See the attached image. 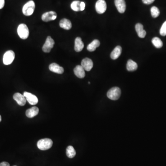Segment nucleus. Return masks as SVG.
Listing matches in <instances>:
<instances>
[{"mask_svg": "<svg viewBox=\"0 0 166 166\" xmlns=\"http://www.w3.org/2000/svg\"><path fill=\"white\" fill-rule=\"evenodd\" d=\"M154 1L155 0H142V1L144 4L147 5L150 4Z\"/></svg>", "mask_w": 166, "mask_h": 166, "instance_id": "27", "label": "nucleus"}, {"mask_svg": "<svg viewBox=\"0 0 166 166\" xmlns=\"http://www.w3.org/2000/svg\"><path fill=\"white\" fill-rule=\"evenodd\" d=\"M160 33L162 36H166V21L162 25L160 29Z\"/></svg>", "mask_w": 166, "mask_h": 166, "instance_id": "26", "label": "nucleus"}, {"mask_svg": "<svg viewBox=\"0 0 166 166\" xmlns=\"http://www.w3.org/2000/svg\"><path fill=\"white\" fill-rule=\"evenodd\" d=\"M13 98L16 101L17 103L21 106H24L26 104L27 100L24 96L22 95L19 93H16L14 95Z\"/></svg>", "mask_w": 166, "mask_h": 166, "instance_id": "11", "label": "nucleus"}, {"mask_svg": "<svg viewBox=\"0 0 166 166\" xmlns=\"http://www.w3.org/2000/svg\"><path fill=\"white\" fill-rule=\"evenodd\" d=\"M39 113V109L37 107H32L31 109H27L26 111V115L29 118H32L36 116Z\"/></svg>", "mask_w": 166, "mask_h": 166, "instance_id": "18", "label": "nucleus"}, {"mask_svg": "<svg viewBox=\"0 0 166 166\" xmlns=\"http://www.w3.org/2000/svg\"><path fill=\"white\" fill-rule=\"evenodd\" d=\"M1 121V116L0 115V122Z\"/></svg>", "mask_w": 166, "mask_h": 166, "instance_id": "31", "label": "nucleus"}, {"mask_svg": "<svg viewBox=\"0 0 166 166\" xmlns=\"http://www.w3.org/2000/svg\"><path fill=\"white\" fill-rule=\"evenodd\" d=\"M81 66L86 71H90L93 67V61L91 59L86 58L82 60Z\"/></svg>", "mask_w": 166, "mask_h": 166, "instance_id": "10", "label": "nucleus"}, {"mask_svg": "<svg viewBox=\"0 0 166 166\" xmlns=\"http://www.w3.org/2000/svg\"><path fill=\"white\" fill-rule=\"evenodd\" d=\"M15 58V53L12 50L6 51L3 55V62L4 64L9 65L13 63Z\"/></svg>", "mask_w": 166, "mask_h": 166, "instance_id": "5", "label": "nucleus"}, {"mask_svg": "<svg viewBox=\"0 0 166 166\" xmlns=\"http://www.w3.org/2000/svg\"><path fill=\"white\" fill-rule=\"evenodd\" d=\"M23 95L26 97V100L31 105H36L38 103L37 97L32 93L26 91L24 93Z\"/></svg>", "mask_w": 166, "mask_h": 166, "instance_id": "9", "label": "nucleus"}, {"mask_svg": "<svg viewBox=\"0 0 166 166\" xmlns=\"http://www.w3.org/2000/svg\"><path fill=\"white\" fill-rule=\"evenodd\" d=\"M122 52V48L120 46H117L114 48L110 55V57L113 60H116L121 55Z\"/></svg>", "mask_w": 166, "mask_h": 166, "instance_id": "19", "label": "nucleus"}, {"mask_svg": "<svg viewBox=\"0 0 166 166\" xmlns=\"http://www.w3.org/2000/svg\"><path fill=\"white\" fill-rule=\"evenodd\" d=\"M49 69L51 72L60 74H63L64 71L63 68L60 67L55 63H53L50 65L49 66Z\"/></svg>", "mask_w": 166, "mask_h": 166, "instance_id": "13", "label": "nucleus"}, {"mask_svg": "<svg viewBox=\"0 0 166 166\" xmlns=\"http://www.w3.org/2000/svg\"><path fill=\"white\" fill-rule=\"evenodd\" d=\"M150 12H151V15L153 18H157L158 17L159 15H160V11L156 6H152L150 9Z\"/></svg>", "mask_w": 166, "mask_h": 166, "instance_id": "25", "label": "nucleus"}, {"mask_svg": "<svg viewBox=\"0 0 166 166\" xmlns=\"http://www.w3.org/2000/svg\"><path fill=\"white\" fill-rule=\"evenodd\" d=\"M100 45V42L98 40L95 39L93 40L91 43H90L87 47V50L90 52H93L96 50Z\"/></svg>", "mask_w": 166, "mask_h": 166, "instance_id": "20", "label": "nucleus"}, {"mask_svg": "<svg viewBox=\"0 0 166 166\" xmlns=\"http://www.w3.org/2000/svg\"><path fill=\"white\" fill-rule=\"evenodd\" d=\"M96 10L99 14H103L105 13L107 9V4L104 0H98L96 3Z\"/></svg>", "mask_w": 166, "mask_h": 166, "instance_id": "7", "label": "nucleus"}, {"mask_svg": "<svg viewBox=\"0 0 166 166\" xmlns=\"http://www.w3.org/2000/svg\"><path fill=\"white\" fill-rule=\"evenodd\" d=\"M114 3L119 13L123 14L125 12L126 4L125 0H114Z\"/></svg>", "mask_w": 166, "mask_h": 166, "instance_id": "12", "label": "nucleus"}, {"mask_svg": "<svg viewBox=\"0 0 166 166\" xmlns=\"http://www.w3.org/2000/svg\"><path fill=\"white\" fill-rule=\"evenodd\" d=\"M107 97L112 100H117L120 98L121 95V90L117 87H114L111 88L108 91Z\"/></svg>", "mask_w": 166, "mask_h": 166, "instance_id": "3", "label": "nucleus"}, {"mask_svg": "<svg viewBox=\"0 0 166 166\" xmlns=\"http://www.w3.org/2000/svg\"><path fill=\"white\" fill-rule=\"evenodd\" d=\"M55 45V41L51 37L48 36L47 37L45 42L42 46V51L45 53H50L51 51V49L53 48Z\"/></svg>", "mask_w": 166, "mask_h": 166, "instance_id": "6", "label": "nucleus"}, {"mask_svg": "<svg viewBox=\"0 0 166 166\" xmlns=\"http://www.w3.org/2000/svg\"><path fill=\"white\" fill-rule=\"evenodd\" d=\"M18 34L20 38L26 39L28 37L29 31L27 25L24 24H19L17 29Z\"/></svg>", "mask_w": 166, "mask_h": 166, "instance_id": "4", "label": "nucleus"}, {"mask_svg": "<svg viewBox=\"0 0 166 166\" xmlns=\"http://www.w3.org/2000/svg\"><path fill=\"white\" fill-rule=\"evenodd\" d=\"M66 154L68 157L69 158H73L75 157L76 154V152L73 146H69L67 147L66 149Z\"/></svg>", "mask_w": 166, "mask_h": 166, "instance_id": "22", "label": "nucleus"}, {"mask_svg": "<svg viewBox=\"0 0 166 166\" xmlns=\"http://www.w3.org/2000/svg\"><path fill=\"white\" fill-rule=\"evenodd\" d=\"M53 141L50 139H44L39 140L37 143V146L39 149L42 150H48L53 145Z\"/></svg>", "mask_w": 166, "mask_h": 166, "instance_id": "1", "label": "nucleus"}, {"mask_svg": "<svg viewBox=\"0 0 166 166\" xmlns=\"http://www.w3.org/2000/svg\"><path fill=\"white\" fill-rule=\"evenodd\" d=\"M57 18V14L54 11H50L44 13L42 16V19L45 22H49L55 20Z\"/></svg>", "mask_w": 166, "mask_h": 166, "instance_id": "8", "label": "nucleus"}, {"mask_svg": "<svg viewBox=\"0 0 166 166\" xmlns=\"http://www.w3.org/2000/svg\"><path fill=\"white\" fill-rule=\"evenodd\" d=\"M126 68L130 72L135 71L138 68V64L133 60H129L126 65Z\"/></svg>", "mask_w": 166, "mask_h": 166, "instance_id": "21", "label": "nucleus"}, {"mask_svg": "<svg viewBox=\"0 0 166 166\" xmlns=\"http://www.w3.org/2000/svg\"><path fill=\"white\" fill-rule=\"evenodd\" d=\"M85 7H86V4H85V2H81L80 3V11H82L84 10L85 9Z\"/></svg>", "mask_w": 166, "mask_h": 166, "instance_id": "28", "label": "nucleus"}, {"mask_svg": "<svg viewBox=\"0 0 166 166\" xmlns=\"http://www.w3.org/2000/svg\"><path fill=\"white\" fill-rule=\"evenodd\" d=\"M136 31L138 36L140 38H144L146 35V31L144 29V27L141 24L138 23L136 24Z\"/></svg>", "mask_w": 166, "mask_h": 166, "instance_id": "15", "label": "nucleus"}, {"mask_svg": "<svg viewBox=\"0 0 166 166\" xmlns=\"http://www.w3.org/2000/svg\"><path fill=\"white\" fill-rule=\"evenodd\" d=\"M75 75L78 78H83L86 76L85 70L81 65H78L74 69Z\"/></svg>", "mask_w": 166, "mask_h": 166, "instance_id": "14", "label": "nucleus"}, {"mask_svg": "<svg viewBox=\"0 0 166 166\" xmlns=\"http://www.w3.org/2000/svg\"></svg>", "mask_w": 166, "mask_h": 166, "instance_id": "32", "label": "nucleus"}, {"mask_svg": "<svg viewBox=\"0 0 166 166\" xmlns=\"http://www.w3.org/2000/svg\"><path fill=\"white\" fill-rule=\"evenodd\" d=\"M35 9V2L33 1H30L24 6L22 9L23 13L26 16H30L34 13Z\"/></svg>", "mask_w": 166, "mask_h": 166, "instance_id": "2", "label": "nucleus"}, {"mask_svg": "<svg viewBox=\"0 0 166 166\" xmlns=\"http://www.w3.org/2000/svg\"><path fill=\"white\" fill-rule=\"evenodd\" d=\"M81 1H74L71 3V8L73 10L78 12L80 11Z\"/></svg>", "mask_w": 166, "mask_h": 166, "instance_id": "23", "label": "nucleus"}, {"mask_svg": "<svg viewBox=\"0 0 166 166\" xmlns=\"http://www.w3.org/2000/svg\"><path fill=\"white\" fill-rule=\"evenodd\" d=\"M60 26L65 30H69L72 28V23L69 19L64 18L61 19L60 22Z\"/></svg>", "mask_w": 166, "mask_h": 166, "instance_id": "17", "label": "nucleus"}, {"mask_svg": "<svg viewBox=\"0 0 166 166\" xmlns=\"http://www.w3.org/2000/svg\"><path fill=\"white\" fill-rule=\"evenodd\" d=\"M5 5V0H0V9H2Z\"/></svg>", "mask_w": 166, "mask_h": 166, "instance_id": "29", "label": "nucleus"}, {"mask_svg": "<svg viewBox=\"0 0 166 166\" xmlns=\"http://www.w3.org/2000/svg\"><path fill=\"white\" fill-rule=\"evenodd\" d=\"M152 42L154 46L156 47L157 48H162L163 46L162 42L158 37H155L153 38L152 40Z\"/></svg>", "mask_w": 166, "mask_h": 166, "instance_id": "24", "label": "nucleus"}, {"mask_svg": "<svg viewBox=\"0 0 166 166\" xmlns=\"http://www.w3.org/2000/svg\"><path fill=\"white\" fill-rule=\"evenodd\" d=\"M0 166H10V164L7 162H3L0 163Z\"/></svg>", "mask_w": 166, "mask_h": 166, "instance_id": "30", "label": "nucleus"}, {"mask_svg": "<svg viewBox=\"0 0 166 166\" xmlns=\"http://www.w3.org/2000/svg\"><path fill=\"white\" fill-rule=\"evenodd\" d=\"M84 44L80 37H77L75 40L74 50L77 52H80L84 49Z\"/></svg>", "mask_w": 166, "mask_h": 166, "instance_id": "16", "label": "nucleus"}]
</instances>
